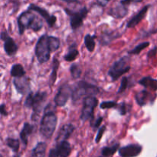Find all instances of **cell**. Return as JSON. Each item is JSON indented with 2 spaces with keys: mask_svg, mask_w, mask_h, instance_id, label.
<instances>
[{
  "mask_svg": "<svg viewBox=\"0 0 157 157\" xmlns=\"http://www.w3.org/2000/svg\"><path fill=\"white\" fill-rule=\"evenodd\" d=\"M59 38L55 36L43 35L38 38L35 48V53L40 63H45L50 58L51 52L60 47Z\"/></svg>",
  "mask_w": 157,
  "mask_h": 157,
  "instance_id": "obj_1",
  "label": "cell"
},
{
  "mask_svg": "<svg viewBox=\"0 0 157 157\" xmlns=\"http://www.w3.org/2000/svg\"><path fill=\"white\" fill-rule=\"evenodd\" d=\"M17 23L20 35H22L26 29H30L37 32L39 31L43 26L42 20L30 10L25 11L20 14L17 19Z\"/></svg>",
  "mask_w": 157,
  "mask_h": 157,
  "instance_id": "obj_2",
  "label": "cell"
},
{
  "mask_svg": "<svg viewBox=\"0 0 157 157\" xmlns=\"http://www.w3.org/2000/svg\"><path fill=\"white\" fill-rule=\"evenodd\" d=\"M47 96L48 94L45 92H37L34 94L32 91L27 95L24 102V106L29 109H32V119H38L39 116L40 112L43 109V105L47 99Z\"/></svg>",
  "mask_w": 157,
  "mask_h": 157,
  "instance_id": "obj_3",
  "label": "cell"
},
{
  "mask_svg": "<svg viewBox=\"0 0 157 157\" xmlns=\"http://www.w3.org/2000/svg\"><path fill=\"white\" fill-rule=\"evenodd\" d=\"M99 88L95 85L89 83L86 81H80L73 88L72 92V101L78 103L82 97L95 96L100 92Z\"/></svg>",
  "mask_w": 157,
  "mask_h": 157,
  "instance_id": "obj_4",
  "label": "cell"
},
{
  "mask_svg": "<svg viewBox=\"0 0 157 157\" xmlns=\"http://www.w3.org/2000/svg\"><path fill=\"white\" fill-rule=\"evenodd\" d=\"M58 122V117L53 111L44 113L40 123V133L44 138L49 139L52 136Z\"/></svg>",
  "mask_w": 157,
  "mask_h": 157,
  "instance_id": "obj_5",
  "label": "cell"
},
{
  "mask_svg": "<svg viewBox=\"0 0 157 157\" xmlns=\"http://www.w3.org/2000/svg\"><path fill=\"white\" fill-rule=\"evenodd\" d=\"M129 58L127 55L123 56L119 60L115 62L108 71V75L112 78V81L117 80L124 74L130 70V66L128 64Z\"/></svg>",
  "mask_w": 157,
  "mask_h": 157,
  "instance_id": "obj_6",
  "label": "cell"
},
{
  "mask_svg": "<svg viewBox=\"0 0 157 157\" xmlns=\"http://www.w3.org/2000/svg\"><path fill=\"white\" fill-rule=\"evenodd\" d=\"M64 11L70 18L71 27L73 30H76L82 26L83 22L85 19L87 13H88L87 7L85 6L81 7L78 10H74V9H69V8H65Z\"/></svg>",
  "mask_w": 157,
  "mask_h": 157,
  "instance_id": "obj_7",
  "label": "cell"
},
{
  "mask_svg": "<svg viewBox=\"0 0 157 157\" xmlns=\"http://www.w3.org/2000/svg\"><path fill=\"white\" fill-rule=\"evenodd\" d=\"M98 100L95 96H88L84 98V104H83L82 111L81 114V119L83 122L90 119L93 120L94 111L95 108L98 106Z\"/></svg>",
  "mask_w": 157,
  "mask_h": 157,
  "instance_id": "obj_8",
  "label": "cell"
},
{
  "mask_svg": "<svg viewBox=\"0 0 157 157\" xmlns=\"http://www.w3.org/2000/svg\"><path fill=\"white\" fill-rule=\"evenodd\" d=\"M73 89L68 84H64L59 88L55 96V103L57 106H64L67 100L72 95Z\"/></svg>",
  "mask_w": 157,
  "mask_h": 157,
  "instance_id": "obj_9",
  "label": "cell"
},
{
  "mask_svg": "<svg viewBox=\"0 0 157 157\" xmlns=\"http://www.w3.org/2000/svg\"><path fill=\"white\" fill-rule=\"evenodd\" d=\"M71 152V147L67 141L58 143L56 147L49 152L48 157H68Z\"/></svg>",
  "mask_w": 157,
  "mask_h": 157,
  "instance_id": "obj_10",
  "label": "cell"
},
{
  "mask_svg": "<svg viewBox=\"0 0 157 157\" xmlns=\"http://www.w3.org/2000/svg\"><path fill=\"white\" fill-rule=\"evenodd\" d=\"M1 39L4 41V50L6 53L9 56L15 55L18 49L15 40L9 36L7 32H2Z\"/></svg>",
  "mask_w": 157,
  "mask_h": 157,
  "instance_id": "obj_11",
  "label": "cell"
},
{
  "mask_svg": "<svg viewBox=\"0 0 157 157\" xmlns=\"http://www.w3.org/2000/svg\"><path fill=\"white\" fill-rule=\"evenodd\" d=\"M28 10L33 11V12H37V13L39 14L42 18H44V20H45L46 22L48 23L49 27H53L54 25L56 22V16L51 15L45 9L40 7V6H37V5L31 4L30 6H29V8H28Z\"/></svg>",
  "mask_w": 157,
  "mask_h": 157,
  "instance_id": "obj_12",
  "label": "cell"
},
{
  "mask_svg": "<svg viewBox=\"0 0 157 157\" xmlns=\"http://www.w3.org/2000/svg\"><path fill=\"white\" fill-rule=\"evenodd\" d=\"M13 84L15 89L21 95H25L27 92H31L30 79L29 77H16L13 79Z\"/></svg>",
  "mask_w": 157,
  "mask_h": 157,
  "instance_id": "obj_13",
  "label": "cell"
},
{
  "mask_svg": "<svg viewBox=\"0 0 157 157\" xmlns=\"http://www.w3.org/2000/svg\"><path fill=\"white\" fill-rule=\"evenodd\" d=\"M142 146L138 144H130L119 149V155L121 157H136L142 152Z\"/></svg>",
  "mask_w": 157,
  "mask_h": 157,
  "instance_id": "obj_14",
  "label": "cell"
},
{
  "mask_svg": "<svg viewBox=\"0 0 157 157\" xmlns=\"http://www.w3.org/2000/svg\"><path fill=\"white\" fill-rule=\"evenodd\" d=\"M150 7V5H147V6H144L142 9H140L136 15H133V16L129 20L128 22H127V27L129 28V29H132V28H134L135 26H137V25L145 18L146 15H147Z\"/></svg>",
  "mask_w": 157,
  "mask_h": 157,
  "instance_id": "obj_15",
  "label": "cell"
},
{
  "mask_svg": "<svg viewBox=\"0 0 157 157\" xmlns=\"http://www.w3.org/2000/svg\"><path fill=\"white\" fill-rule=\"evenodd\" d=\"M75 129V126L72 124H71V123L63 125L61 129H60L59 132H58L56 139H55L57 143L66 141L71 135V134L73 133Z\"/></svg>",
  "mask_w": 157,
  "mask_h": 157,
  "instance_id": "obj_16",
  "label": "cell"
},
{
  "mask_svg": "<svg viewBox=\"0 0 157 157\" xmlns=\"http://www.w3.org/2000/svg\"><path fill=\"white\" fill-rule=\"evenodd\" d=\"M128 13V9L126 6L120 2L118 4L115 5L113 7L110 8L108 14L114 18H122L125 17Z\"/></svg>",
  "mask_w": 157,
  "mask_h": 157,
  "instance_id": "obj_17",
  "label": "cell"
},
{
  "mask_svg": "<svg viewBox=\"0 0 157 157\" xmlns=\"http://www.w3.org/2000/svg\"><path fill=\"white\" fill-rule=\"evenodd\" d=\"M34 130V126L31 125L30 123H25L23 125V128L20 132V139L22 141V143L25 146L28 144V139L29 136L32 133Z\"/></svg>",
  "mask_w": 157,
  "mask_h": 157,
  "instance_id": "obj_18",
  "label": "cell"
},
{
  "mask_svg": "<svg viewBox=\"0 0 157 157\" xmlns=\"http://www.w3.org/2000/svg\"><path fill=\"white\" fill-rule=\"evenodd\" d=\"M47 149V144L44 142H40L32 150L31 157H44Z\"/></svg>",
  "mask_w": 157,
  "mask_h": 157,
  "instance_id": "obj_19",
  "label": "cell"
},
{
  "mask_svg": "<svg viewBox=\"0 0 157 157\" xmlns=\"http://www.w3.org/2000/svg\"><path fill=\"white\" fill-rule=\"evenodd\" d=\"M139 84L142 85L146 88L152 89L153 91L157 90V79L153 78L150 76L144 77L139 81Z\"/></svg>",
  "mask_w": 157,
  "mask_h": 157,
  "instance_id": "obj_20",
  "label": "cell"
},
{
  "mask_svg": "<svg viewBox=\"0 0 157 157\" xmlns=\"http://www.w3.org/2000/svg\"><path fill=\"white\" fill-rule=\"evenodd\" d=\"M150 98V95L147 90H142L136 92L135 95V99L138 105L140 106H144L147 104L148 99Z\"/></svg>",
  "mask_w": 157,
  "mask_h": 157,
  "instance_id": "obj_21",
  "label": "cell"
},
{
  "mask_svg": "<svg viewBox=\"0 0 157 157\" xmlns=\"http://www.w3.org/2000/svg\"><path fill=\"white\" fill-rule=\"evenodd\" d=\"M79 55V52L76 49V44H73L69 47L67 54L64 56V58L67 62H72L77 58Z\"/></svg>",
  "mask_w": 157,
  "mask_h": 157,
  "instance_id": "obj_22",
  "label": "cell"
},
{
  "mask_svg": "<svg viewBox=\"0 0 157 157\" xmlns=\"http://www.w3.org/2000/svg\"><path fill=\"white\" fill-rule=\"evenodd\" d=\"M11 75L14 78L22 77L25 75V71L21 64H14L11 68Z\"/></svg>",
  "mask_w": 157,
  "mask_h": 157,
  "instance_id": "obj_23",
  "label": "cell"
},
{
  "mask_svg": "<svg viewBox=\"0 0 157 157\" xmlns=\"http://www.w3.org/2000/svg\"><path fill=\"white\" fill-rule=\"evenodd\" d=\"M58 66H59V62L56 58H54L53 62H52V71L50 75V86H53L57 79V72H58Z\"/></svg>",
  "mask_w": 157,
  "mask_h": 157,
  "instance_id": "obj_24",
  "label": "cell"
},
{
  "mask_svg": "<svg viewBox=\"0 0 157 157\" xmlns=\"http://www.w3.org/2000/svg\"><path fill=\"white\" fill-rule=\"evenodd\" d=\"M95 38L96 36L90 35V34H87L84 37V44H85L86 48L89 52H93L95 49Z\"/></svg>",
  "mask_w": 157,
  "mask_h": 157,
  "instance_id": "obj_25",
  "label": "cell"
},
{
  "mask_svg": "<svg viewBox=\"0 0 157 157\" xmlns=\"http://www.w3.org/2000/svg\"><path fill=\"white\" fill-rule=\"evenodd\" d=\"M6 145L15 152V154L18 153V149H19V140L18 139L13 138H7L6 139Z\"/></svg>",
  "mask_w": 157,
  "mask_h": 157,
  "instance_id": "obj_26",
  "label": "cell"
},
{
  "mask_svg": "<svg viewBox=\"0 0 157 157\" xmlns=\"http://www.w3.org/2000/svg\"><path fill=\"white\" fill-rule=\"evenodd\" d=\"M120 144L119 143H116L113 146H107V147L103 148L101 150V153L104 156H109V155H112L117 152L118 149H119Z\"/></svg>",
  "mask_w": 157,
  "mask_h": 157,
  "instance_id": "obj_27",
  "label": "cell"
},
{
  "mask_svg": "<svg viewBox=\"0 0 157 157\" xmlns=\"http://www.w3.org/2000/svg\"><path fill=\"white\" fill-rule=\"evenodd\" d=\"M149 46H150V42H144L140 43L138 46H136L135 48H133L132 50L129 51L128 54H131V55H139L141 52V51L144 50Z\"/></svg>",
  "mask_w": 157,
  "mask_h": 157,
  "instance_id": "obj_28",
  "label": "cell"
},
{
  "mask_svg": "<svg viewBox=\"0 0 157 157\" xmlns=\"http://www.w3.org/2000/svg\"><path fill=\"white\" fill-rule=\"evenodd\" d=\"M70 72L71 77L75 79L79 78L81 75V69L78 64H72L70 67Z\"/></svg>",
  "mask_w": 157,
  "mask_h": 157,
  "instance_id": "obj_29",
  "label": "cell"
},
{
  "mask_svg": "<svg viewBox=\"0 0 157 157\" xmlns=\"http://www.w3.org/2000/svg\"><path fill=\"white\" fill-rule=\"evenodd\" d=\"M117 35V34H113V32H107V33H104V35H101V43L102 45H106L109 44L110 42L112 41L113 39H114Z\"/></svg>",
  "mask_w": 157,
  "mask_h": 157,
  "instance_id": "obj_30",
  "label": "cell"
},
{
  "mask_svg": "<svg viewBox=\"0 0 157 157\" xmlns=\"http://www.w3.org/2000/svg\"><path fill=\"white\" fill-rule=\"evenodd\" d=\"M117 103L114 101H104L102 102L100 105L101 109H110V108H114L117 106Z\"/></svg>",
  "mask_w": 157,
  "mask_h": 157,
  "instance_id": "obj_31",
  "label": "cell"
},
{
  "mask_svg": "<svg viewBox=\"0 0 157 157\" xmlns=\"http://www.w3.org/2000/svg\"><path fill=\"white\" fill-rule=\"evenodd\" d=\"M128 84H129V81H128V78L127 77H124L121 80V86H120L119 89L117 91V93H122L124 92V91L127 89V88L128 87Z\"/></svg>",
  "mask_w": 157,
  "mask_h": 157,
  "instance_id": "obj_32",
  "label": "cell"
},
{
  "mask_svg": "<svg viewBox=\"0 0 157 157\" xmlns=\"http://www.w3.org/2000/svg\"><path fill=\"white\" fill-rule=\"evenodd\" d=\"M105 130H106V126H101V127L99 129H98V135H97V136H96V139H95V142H96L97 143H99V142L101 141V138H102L103 134L104 133V132H105Z\"/></svg>",
  "mask_w": 157,
  "mask_h": 157,
  "instance_id": "obj_33",
  "label": "cell"
},
{
  "mask_svg": "<svg viewBox=\"0 0 157 157\" xmlns=\"http://www.w3.org/2000/svg\"><path fill=\"white\" fill-rule=\"evenodd\" d=\"M118 107V111H119L120 114L121 115H124L127 112V105L125 104V103H120L119 105H117Z\"/></svg>",
  "mask_w": 157,
  "mask_h": 157,
  "instance_id": "obj_34",
  "label": "cell"
},
{
  "mask_svg": "<svg viewBox=\"0 0 157 157\" xmlns=\"http://www.w3.org/2000/svg\"><path fill=\"white\" fill-rule=\"evenodd\" d=\"M102 121H103V117H101V116L98 117L95 122L91 121V127L93 128L94 130H96V129H98V128H99V126H101Z\"/></svg>",
  "mask_w": 157,
  "mask_h": 157,
  "instance_id": "obj_35",
  "label": "cell"
},
{
  "mask_svg": "<svg viewBox=\"0 0 157 157\" xmlns=\"http://www.w3.org/2000/svg\"><path fill=\"white\" fill-rule=\"evenodd\" d=\"M143 2V0H121V2L122 3V4H124V6H127L133 2L138 3V2Z\"/></svg>",
  "mask_w": 157,
  "mask_h": 157,
  "instance_id": "obj_36",
  "label": "cell"
},
{
  "mask_svg": "<svg viewBox=\"0 0 157 157\" xmlns=\"http://www.w3.org/2000/svg\"><path fill=\"white\" fill-rule=\"evenodd\" d=\"M110 2V0H97V2L102 7H105L107 4Z\"/></svg>",
  "mask_w": 157,
  "mask_h": 157,
  "instance_id": "obj_37",
  "label": "cell"
},
{
  "mask_svg": "<svg viewBox=\"0 0 157 157\" xmlns=\"http://www.w3.org/2000/svg\"><path fill=\"white\" fill-rule=\"evenodd\" d=\"M0 111H1V115H4V116H6L8 115V112H6V109H5V104H2L1 106H0Z\"/></svg>",
  "mask_w": 157,
  "mask_h": 157,
  "instance_id": "obj_38",
  "label": "cell"
},
{
  "mask_svg": "<svg viewBox=\"0 0 157 157\" xmlns=\"http://www.w3.org/2000/svg\"><path fill=\"white\" fill-rule=\"evenodd\" d=\"M156 51H157V49H156V47L154 49V50H153H153H151L150 52H149V53H148V57H150V56H152V55H155V53H156Z\"/></svg>",
  "mask_w": 157,
  "mask_h": 157,
  "instance_id": "obj_39",
  "label": "cell"
},
{
  "mask_svg": "<svg viewBox=\"0 0 157 157\" xmlns=\"http://www.w3.org/2000/svg\"><path fill=\"white\" fill-rule=\"evenodd\" d=\"M14 157H20V155H18V154H15V155H14Z\"/></svg>",
  "mask_w": 157,
  "mask_h": 157,
  "instance_id": "obj_40",
  "label": "cell"
},
{
  "mask_svg": "<svg viewBox=\"0 0 157 157\" xmlns=\"http://www.w3.org/2000/svg\"><path fill=\"white\" fill-rule=\"evenodd\" d=\"M100 157H106V156H100Z\"/></svg>",
  "mask_w": 157,
  "mask_h": 157,
  "instance_id": "obj_41",
  "label": "cell"
},
{
  "mask_svg": "<svg viewBox=\"0 0 157 157\" xmlns=\"http://www.w3.org/2000/svg\"><path fill=\"white\" fill-rule=\"evenodd\" d=\"M1 157H2V155H1Z\"/></svg>",
  "mask_w": 157,
  "mask_h": 157,
  "instance_id": "obj_42",
  "label": "cell"
}]
</instances>
